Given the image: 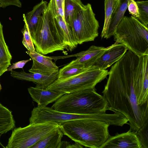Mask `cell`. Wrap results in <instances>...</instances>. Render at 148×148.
I'll use <instances>...</instances> for the list:
<instances>
[{
    "label": "cell",
    "instance_id": "obj_1",
    "mask_svg": "<svg viewBox=\"0 0 148 148\" xmlns=\"http://www.w3.org/2000/svg\"><path fill=\"white\" fill-rule=\"evenodd\" d=\"M148 54L138 56L128 50L113 65L102 92L109 110L119 112L136 131L148 121Z\"/></svg>",
    "mask_w": 148,
    "mask_h": 148
},
{
    "label": "cell",
    "instance_id": "obj_2",
    "mask_svg": "<svg viewBox=\"0 0 148 148\" xmlns=\"http://www.w3.org/2000/svg\"><path fill=\"white\" fill-rule=\"evenodd\" d=\"M63 134L86 147L99 148L110 137V125L101 120L82 119L59 125Z\"/></svg>",
    "mask_w": 148,
    "mask_h": 148
},
{
    "label": "cell",
    "instance_id": "obj_3",
    "mask_svg": "<svg viewBox=\"0 0 148 148\" xmlns=\"http://www.w3.org/2000/svg\"><path fill=\"white\" fill-rule=\"evenodd\" d=\"M54 110L77 114L106 113L109 110L108 102L95 88L64 94L51 107Z\"/></svg>",
    "mask_w": 148,
    "mask_h": 148
},
{
    "label": "cell",
    "instance_id": "obj_4",
    "mask_svg": "<svg viewBox=\"0 0 148 148\" xmlns=\"http://www.w3.org/2000/svg\"><path fill=\"white\" fill-rule=\"evenodd\" d=\"M113 36L115 43L122 44L137 55L148 54V28L132 16L123 17Z\"/></svg>",
    "mask_w": 148,
    "mask_h": 148
},
{
    "label": "cell",
    "instance_id": "obj_5",
    "mask_svg": "<svg viewBox=\"0 0 148 148\" xmlns=\"http://www.w3.org/2000/svg\"><path fill=\"white\" fill-rule=\"evenodd\" d=\"M108 74V70L92 67L74 76L63 79H57L46 89L64 94L91 89Z\"/></svg>",
    "mask_w": 148,
    "mask_h": 148
},
{
    "label": "cell",
    "instance_id": "obj_6",
    "mask_svg": "<svg viewBox=\"0 0 148 148\" xmlns=\"http://www.w3.org/2000/svg\"><path fill=\"white\" fill-rule=\"evenodd\" d=\"M60 127L51 122L29 123L14 128L5 148H32L37 142Z\"/></svg>",
    "mask_w": 148,
    "mask_h": 148
},
{
    "label": "cell",
    "instance_id": "obj_7",
    "mask_svg": "<svg viewBox=\"0 0 148 148\" xmlns=\"http://www.w3.org/2000/svg\"><path fill=\"white\" fill-rule=\"evenodd\" d=\"M68 26L78 45L93 41L98 36L99 23L89 3L77 13Z\"/></svg>",
    "mask_w": 148,
    "mask_h": 148
},
{
    "label": "cell",
    "instance_id": "obj_8",
    "mask_svg": "<svg viewBox=\"0 0 148 148\" xmlns=\"http://www.w3.org/2000/svg\"><path fill=\"white\" fill-rule=\"evenodd\" d=\"M50 28L56 43L64 49L72 51L78 44L74 40L70 29L59 14L55 0L48 4Z\"/></svg>",
    "mask_w": 148,
    "mask_h": 148
},
{
    "label": "cell",
    "instance_id": "obj_9",
    "mask_svg": "<svg viewBox=\"0 0 148 148\" xmlns=\"http://www.w3.org/2000/svg\"><path fill=\"white\" fill-rule=\"evenodd\" d=\"M88 119L105 121L106 114H77L56 110L51 107L37 106L34 108L29 119V123L51 122L59 125L66 121L77 119Z\"/></svg>",
    "mask_w": 148,
    "mask_h": 148
},
{
    "label": "cell",
    "instance_id": "obj_10",
    "mask_svg": "<svg viewBox=\"0 0 148 148\" xmlns=\"http://www.w3.org/2000/svg\"><path fill=\"white\" fill-rule=\"evenodd\" d=\"M35 51L45 55L58 51H63L55 41L51 32L47 8L35 30L30 34Z\"/></svg>",
    "mask_w": 148,
    "mask_h": 148
},
{
    "label": "cell",
    "instance_id": "obj_11",
    "mask_svg": "<svg viewBox=\"0 0 148 148\" xmlns=\"http://www.w3.org/2000/svg\"><path fill=\"white\" fill-rule=\"evenodd\" d=\"M143 148L135 132L131 129L127 132L116 134L110 137L99 148Z\"/></svg>",
    "mask_w": 148,
    "mask_h": 148
},
{
    "label": "cell",
    "instance_id": "obj_12",
    "mask_svg": "<svg viewBox=\"0 0 148 148\" xmlns=\"http://www.w3.org/2000/svg\"><path fill=\"white\" fill-rule=\"evenodd\" d=\"M128 50L122 44L114 43L108 47L107 50L92 67L101 69H106L120 60Z\"/></svg>",
    "mask_w": 148,
    "mask_h": 148
},
{
    "label": "cell",
    "instance_id": "obj_13",
    "mask_svg": "<svg viewBox=\"0 0 148 148\" xmlns=\"http://www.w3.org/2000/svg\"><path fill=\"white\" fill-rule=\"evenodd\" d=\"M26 53L33 60L29 71L32 73L49 74L59 71V67L52 61L51 57L45 56L35 51L27 50Z\"/></svg>",
    "mask_w": 148,
    "mask_h": 148
},
{
    "label": "cell",
    "instance_id": "obj_14",
    "mask_svg": "<svg viewBox=\"0 0 148 148\" xmlns=\"http://www.w3.org/2000/svg\"><path fill=\"white\" fill-rule=\"evenodd\" d=\"M10 74L11 76L18 79L35 82L37 84L36 87L46 88L57 79L58 72L49 74H44L27 73L23 71L17 72L12 70Z\"/></svg>",
    "mask_w": 148,
    "mask_h": 148
},
{
    "label": "cell",
    "instance_id": "obj_15",
    "mask_svg": "<svg viewBox=\"0 0 148 148\" xmlns=\"http://www.w3.org/2000/svg\"><path fill=\"white\" fill-rule=\"evenodd\" d=\"M107 48L92 45L87 50L80 52L76 60L68 64L79 65L84 68L91 67Z\"/></svg>",
    "mask_w": 148,
    "mask_h": 148
},
{
    "label": "cell",
    "instance_id": "obj_16",
    "mask_svg": "<svg viewBox=\"0 0 148 148\" xmlns=\"http://www.w3.org/2000/svg\"><path fill=\"white\" fill-rule=\"evenodd\" d=\"M28 91L33 100L37 103L38 106L40 107L46 106L65 94L36 87H30L28 88Z\"/></svg>",
    "mask_w": 148,
    "mask_h": 148
},
{
    "label": "cell",
    "instance_id": "obj_17",
    "mask_svg": "<svg viewBox=\"0 0 148 148\" xmlns=\"http://www.w3.org/2000/svg\"><path fill=\"white\" fill-rule=\"evenodd\" d=\"M48 3L46 1L42 0L35 5L31 11L26 14H23V21L31 34L35 30L42 18L47 8Z\"/></svg>",
    "mask_w": 148,
    "mask_h": 148
},
{
    "label": "cell",
    "instance_id": "obj_18",
    "mask_svg": "<svg viewBox=\"0 0 148 148\" xmlns=\"http://www.w3.org/2000/svg\"><path fill=\"white\" fill-rule=\"evenodd\" d=\"M129 1L119 0L111 16L107 31L103 38L108 39L114 36L117 26L124 16Z\"/></svg>",
    "mask_w": 148,
    "mask_h": 148
},
{
    "label": "cell",
    "instance_id": "obj_19",
    "mask_svg": "<svg viewBox=\"0 0 148 148\" xmlns=\"http://www.w3.org/2000/svg\"><path fill=\"white\" fill-rule=\"evenodd\" d=\"M12 56L10 52L3 36V25L0 22V77L7 71L11 65ZM2 87L0 82V92Z\"/></svg>",
    "mask_w": 148,
    "mask_h": 148
},
{
    "label": "cell",
    "instance_id": "obj_20",
    "mask_svg": "<svg viewBox=\"0 0 148 148\" xmlns=\"http://www.w3.org/2000/svg\"><path fill=\"white\" fill-rule=\"evenodd\" d=\"M63 135L59 127L37 142L32 148H60Z\"/></svg>",
    "mask_w": 148,
    "mask_h": 148
},
{
    "label": "cell",
    "instance_id": "obj_21",
    "mask_svg": "<svg viewBox=\"0 0 148 148\" xmlns=\"http://www.w3.org/2000/svg\"><path fill=\"white\" fill-rule=\"evenodd\" d=\"M15 123L12 112L0 103V134L13 130Z\"/></svg>",
    "mask_w": 148,
    "mask_h": 148
},
{
    "label": "cell",
    "instance_id": "obj_22",
    "mask_svg": "<svg viewBox=\"0 0 148 148\" xmlns=\"http://www.w3.org/2000/svg\"><path fill=\"white\" fill-rule=\"evenodd\" d=\"M84 5L81 0H64V17L68 26L75 14Z\"/></svg>",
    "mask_w": 148,
    "mask_h": 148
},
{
    "label": "cell",
    "instance_id": "obj_23",
    "mask_svg": "<svg viewBox=\"0 0 148 148\" xmlns=\"http://www.w3.org/2000/svg\"><path fill=\"white\" fill-rule=\"evenodd\" d=\"M89 68H84L77 65L68 64L59 70L57 79H63L74 76Z\"/></svg>",
    "mask_w": 148,
    "mask_h": 148
},
{
    "label": "cell",
    "instance_id": "obj_24",
    "mask_svg": "<svg viewBox=\"0 0 148 148\" xmlns=\"http://www.w3.org/2000/svg\"><path fill=\"white\" fill-rule=\"evenodd\" d=\"M119 0H104L105 20L101 36L103 38L107 30L112 14Z\"/></svg>",
    "mask_w": 148,
    "mask_h": 148
},
{
    "label": "cell",
    "instance_id": "obj_25",
    "mask_svg": "<svg viewBox=\"0 0 148 148\" xmlns=\"http://www.w3.org/2000/svg\"><path fill=\"white\" fill-rule=\"evenodd\" d=\"M138 8L140 16L136 18L148 28V1L136 2Z\"/></svg>",
    "mask_w": 148,
    "mask_h": 148
},
{
    "label": "cell",
    "instance_id": "obj_26",
    "mask_svg": "<svg viewBox=\"0 0 148 148\" xmlns=\"http://www.w3.org/2000/svg\"><path fill=\"white\" fill-rule=\"evenodd\" d=\"M148 121L137 131L134 132L143 148H148Z\"/></svg>",
    "mask_w": 148,
    "mask_h": 148
},
{
    "label": "cell",
    "instance_id": "obj_27",
    "mask_svg": "<svg viewBox=\"0 0 148 148\" xmlns=\"http://www.w3.org/2000/svg\"><path fill=\"white\" fill-rule=\"evenodd\" d=\"M21 32L23 36L22 43L24 46L27 50L35 51L30 32L25 24Z\"/></svg>",
    "mask_w": 148,
    "mask_h": 148
},
{
    "label": "cell",
    "instance_id": "obj_28",
    "mask_svg": "<svg viewBox=\"0 0 148 148\" xmlns=\"http://www.w3.org/2000/svg\"><path fill=\"white\" fill-rule=\"evenodd\" d=\"M134 0H130L127 8L129 13L135 18L140 16L137 4Z\"/></svg>",
    "mask_w": 148,
    "mask_h": 148
},
{
    "label": "cell",
    "instance_id": "obj_29",
    "mask_svg": "<svg viewBox=\"0 0 148 148\" xmlns=\"http://www.w3.org/2000/svg\"><path fill=\"white\" fill-rule=\"evenodd\" d=\"M0 5L3 8L10 5L20 8L22 6L21 3L19 0H0Z\"/></svg>",
    "mask_w": 148,
    "mask_h": 148
},
{
    "label": "cell",
    "instance_id": "obj_30",
    "mask_svg": "<svg viewBox=\"0 0 148 148\" xmlns=\"http://www.w3.org/2000/svg\"><path fill=\"white\" fill-rule=\"evenodd\" d=\"M31 60V59H29L26 60L20 61L13 63L12 65L9 66L7 68V71H11L12 69H16L23 68L25 64Z\"/></svg>",
    "mask_w": 148,
    "mask_h": 148
},
{
    "label": "cell",
    "instance_id": "obj_31",
    "mask_svg": "<svg viewBox=\"0 0 148 148\" xmlns=\"http://www.w3.org/2000/svg\"><path fill=\"white\" fill-rule=\"evenodd\" d=\"M55 1L59 14L65 20L64 13V0H55Z\"/></svg>",
    "mask_w": 148,
    "mask_h": 148
},
{
    "label": "cell",
    "instance_id": "obj_32",
    "mask_svg": "<svg viewBox=\"0 0 148 148\" xmlns=\"http://www.w3.org/2000/svg\"><path fill=\"white\" fill-rule=\"evenodd\" d=\"M71 144L69 142L66 141H62L60 146V148H71Z\"/></svg>",
    "mask_w": 148,
    "mask_h": 148
},
{
    "label": "cell",
    "instance_id": "obj_33",
    "mask_svg": "<svg viewBox=\"0 0 148 148\" xmlns=\"http://www.w3.org/2000/svg\"><path fill=\"white\" fill-rule=\"evenodd\" d=\"M2 135V134H0V138L1 137V135ZM0 145L2 147H3V148H5V147H4L1 143L0 141Z\"/></svg>",
    "mask_w": 148,
    "mask_h": 148
},
{
    "label": "cell",
    "instance_id": "obj_34",
    "mask_svg": "<svg viewBox=\"0 0 148 148\" xmlns=\"http://www.w3.org/2000/svg\"><path fill=\"white\" fill-rule=\"evenodd\" d=\"M0 7H2L1 6V5H0Z\"/></svg>",
    "mask_w": 148,
    "mask_h": 148
}]
</instances>
